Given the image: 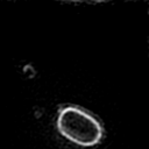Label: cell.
Wrapping results in <instances>:
<instances>
[{"mask_svg":"<svg viewBox=\"0 0 149 149\" xmlns=\"http://www.w3.org/2000/svg\"><path fill=\"white\" fill-rule=\"evenodd\" d=\"M57 128L65 139L83 147L97 144L102 136L99 121L86 111L74 106L64 107L59 112Z\"/></svg>","mask_w":149,"mask_h":149,"instance_id":"6da1fadb","label":"cell"}]
</instances>
